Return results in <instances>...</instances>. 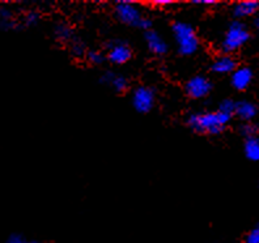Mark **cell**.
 <instances>
[{
  "mask_svg": "<svg viewBox=\"0 0 259 243\" xmlns=\"http://www.w3.org/2000/svg\"><path fill=\"white\" fill-rule=\"evenodd\" d=\"M231 119L232 117L218 110L190 114L186 122L194 132L203 135H219L225 130Z\"/></svg>",
  "mask_w": 259,
  "mask_h": 243,
  "instance_id": "obj_1",
  "label": "cell"
},
{
  "mask_svg": "<svg viewBox=\"0 0 259 243\" xmlns=\"http://www.w3.org/2000/svg\"><path fill=\"white\" fill-rule=\"evenodd\" d=\"M174 39L177 42L178 53L184 57L195 54L199 48V38L190 24L177 21L173 24Z\"/></svg>",
  "mask_w": 259,
  "mask_h": 243,
  "instance_id": "obj_2",
  "label": "cell"
},
{
  "mask_svg": "<svg viewBox=\"0 0 259 243\" xmlns=\"http://www.w3.org/2000/svg\"><path fill=\"white\" fill-rule=\"evenodd\" d=\"M250 39V32L247 26L241 21H233L228 28L222 42V48L224 53L229 54L238 50Z\"/></svg>",
  "mask_w": 259,
  "mask_h": 243,
  "instance_id": "obj_3",
  "label": "cell"
},
{
  "mask_svg": "<svg viewBox=\"0 0 259 243\" xmlns=\"http://www.w3.org/2000/svg\"><path fill=\"white\" fill-rule=\"evenodd\" d=\"M155 90L149 86H138L133 93V106L138 113H149L155 106Z\"/></svg>",
  "mask_w": 259,
  "mask_h": 243,
  "instance_id": "obj_4",
  "label": "cell"
},
{
  "mask_svg": "<svg viewBox=\"0 0 259 243\" xmlns=\"http://www.w3.org/2000/svg\"><path fill=\"white\" fill-rule=\"evenodd\" d=\"M115 16L120 22L126 25L139 26V22L144 16H142V12L139 8L131 2H119L115 6Z\"/></svg>",
  "mask_w": 259,
  "mask_h": 243,
  "instance_id": "obj_5",
  "label": "cell"
},
{
  "mask_svg": "<svg viewBox=\"0 0 259 243\" xmlns=\"http://www.w3.org/2000/svg\"><path fill=\"white\" fill-rule=\"evenodd\" d=\"M187 95L193 100H200L205 98L212 92V82L205 76H194L185 85Z\"/></svg>",
  "mask_w": 259,
  "mask_h": 243,
  "instance_id": "obj_6",
  "label": "cell"
},
{
  "mask_svg": "<svg viewBox=\"0 0 259 243\" xmlns=\"http://www.w3.org/2000/svg\"><path fill=\"white\" fill-rule=\"evenodd\" d=\"M133 57V51L123 41H114L109 44L108 59L113 64H124Z\"/></svg>",
  "mask_w": 259,
  "mask_h": 243,
  "instance_id": "obj_7",
  "label": "cell"
},
{
  "mask_svg": "<svg viewBox=\"0 0 259 243\" xmlns=\"http://www.w3.org/2000/svg\"><path fill=\"white\" fill-rule=\"evenodd\" d=\"M253 71L250 70L249 67H238L237 70L232 73L231 82L232 86L237 90H245L249 88V85L253 81Z\"/></svg>",
  "mask_w": 259,
  "mask_h": 243,
  "instance_id": "obj_8",
  "label": "cell"
},
{
  "mask_svg": "<svg viewBox=\"0 0 259 243\" xmlns=\"http://www.w3.org/2000/svg\"><path fill=\"white\" fill-rule=\"evenodd\" d=\"M146 42L149 51L153 53L155 55H164L169 50V46H167L166 41L157 32H155V30H148V32H146Z\"/></svg>",
  "mask_w": 259,
  "mask_h": 243,
  "instance_id": "obj_9",
  "label": "cell"
},
{
  "mask_svg": "<svg viewBox=\"0 0 259 243\" xmlns=\"http://www.w3.org/2000/svg\"><path fill=\"white\" fill-rule=\"evenodd\" d=\"M237 62L232 55L224 54L212 63L211 71L218 73V75H227V73H233L237 70Z\"/></svg>",
  "mask_w": 259,
  "mask_h": 243,
  "instance_id": "obj_10",
  "label": "cell"
},
{
  "mask_svg": "<svg viewBox=\"0 0 259 243\" xmlns=\"http://www.w3.org/2000/svg\"><path fill=\"white\" fill-rule=\"evenodd\" d=\"M259 11L258 0H242L234 4L233 16L236 19H246V17L254 16Z\"/></svg>",
  "mask_w": 259,
  "mask_h": 243,
  "instance_id": "obj_11",
  "label": "cell"
},
{
  "mask_svg": "<svg viewBox=\"0 0 259 243\" xmlns=\"http://www.w3.org/2000/svg\"><path fill=\"white\" fill-rule=\"evenodd\" d=\"M100 81H101L102 84H105V85H110L111 88L118 93L124 92V90H127V88H128V80H127L124 76L117 75V73L110 72V71L105 72L104 75L101 76Z\"/></svg>",
  "mask_w": 259,
  "mask_h": 243,
  "instance_id": "obj_12",
  "label": "cell"
},
{
  "mask_svg": "<svg viewBox=\"0 0 259 243\" xmlns=\"http://www.w3.org/2000/svg\"><path fill=\"white\" fill-rule=\"evenodd\" d=\"M234 114L243 122H251L258 114V108L251 101L242 100L236 104V113Z\"/></svg>",
  "mask_w": 259,
  "mask_h": 243,
  "instance_id": "obj_13",
  "label": "cell"
},
{
  "mask_svg": "<svg viewBox=\"0 0 259 243\" xmlns=\"http://www.w3.org/2000/svg\"><path fill=\"white\" fill-rule=\"evenodd\" d=\"M243 153H245V157H246L249 161L259 162V137L258 136L245 139V142H243Z\"/></svg>",
  "mask_w": 259,
  "mask_h": 243,
  "instance_id": "obj_14",
  "label": "cell"
},
{
  "mask_svg": "<svg viewBox=\"0 0 259 243\" xmlns=\"http://www.w3.org/2000/svg\"><path fill=\"white\" fill-rule=\"evenodd\" d=\"M54 33L55 37L59 41L67 42L71 41V38H72V29H71V26L67 22H58L54 28Z\"/></svg>",
  "mask_w": 259,
  "mask_h": 243,
  "instance_id": "obj_15",
  "label": "cell"
},
{
  "mask_svg": "<svg viewBox=\"0 0 259 243\" xmlns=\"http://www.w3.org/2000/svg\"><path fill=\"white\" fill-rule=\"evenodd\" d=\"M71 53L75 58H82L84 55L87 57V48H85V43L79 39V38H73L72 41H71Z\"/></svg>",
  "mask_w": 259,
  "mask_h": 243,
  "instance_id": "obj_16",
  "label": "cell"
},
{
  "mask_svg": "<svg viewBox=\"0 0 259 243\" xmlns=\"http://www.w3.org/2000/svg\"><path fill=\"white\" fill-rule=\"evenodd\" d=\"M258 131H259L258 126H256V124H254V123H251V122H243V123L240 126L241 135L245 136L246 139L256 136Z\"/></svg>",
  "mask_w": 259,
  "mask_h": 243,
  "instance_id": "obj_17",
  "label": "cell"
},
{
  "mask_svg": "<svg viewBox=\"0 0 259 243\" xmlns=\"http://www.w3.org/2000/svg\"><path fill=\"white\" fill-rule=\"evenodd\" d=\"M236 104H237V102H234L233 100H231V98H227V100L220 102L218 110L227 114V115H229V117H233V114L236 113Z\"/></svg>",
  "mask_w": 259,
  "mask_h": 243,
  "instance_id": "obj_18",
  "label": "cell"
},
{
  "mask_svg": "<svg viewBox=\"0 0 259 243\" xmlns=\"http://www.w3.org/2000/svg\"><path fill=\"white\" fill-rule=\"evenodd\" d=\"M87 59L91 62L92 64H102L105 62V55L102 54L101 51H98V50H91L88 51V54H87Z\"/></svg>",
  "mask_w": 259,
  "mask_h": 243,
  "instance_id": "obj_19",
  "label": "cell"
},
{
  "mask_svg": "<svg viewBox=\"0 0 259 243\" xmlns=\"http://www.w3.org/2000/svg\"><path fill=\"white\" fill-rule=\"evenodd\" d=\"M245 243H259V222L246 234Z\"/></svg>",
  "mask_w": 259,
  "mask_h": 243,
  "instance_id": "obj_20",
  "label": "cell"
},
{
  "mask_svg": "<svg viewBox=\"0 0 259 243\" xmlns=\"http://www.w3.org/2000/svg\"><path fill=\"white\" fill-rule=\"evenodd\" d=\"M38 20H39V15H38L35 11H30V12L26 13L25 17H24V21H25V24L28 26L35 25L38 22Z\"/></svg>",
  "mask_w": 259,
  "mask_h": 243,
  "instance_id": "obj_21",
  "label": "cell"
},
{
  "mask_svg": "<svg viewBox=\"0 0 259 243\" xmlns=\"http://www.w3.org/2000/svg\"><path fill=\"white\" fill-rule=\"evenodd\" d=\"M2 25H3V28L4 26L8 28V25H13L12 15H11L10 11L6 10V8H2Z\"/></svg>",
  "mask_w": 259,
  "mask_h": 243,
  "instance_id": "obj_22",
  "label": "cell"
},
{
  "mask_svg": "<svg viewBox=\"0 0 259 243\" xmlns=\"http://www.w3.org/2000/svg\"><path fill=\"white\" fill-rule=\"evenodd\" d=\"M138 28L144 29L146 32H148V30H152V21L149 19H147V17H143L142 21L139 22V26H138Z\"/></svg>",
  "mask_w": 259,
  "mask_h": 243,
  "instance_id": "obj_23",
  "label": "cell"
},
{
  "mask_svg": "<svg viewBox=\"0 0 259 243\" xmlns=\"http://www.w3.org/2000/svg\"><path fill=\"white\" fill-rule=\"evenodd\" d=\"M4 243H25V240H24V238L20 234H12Z\"/></svg>",
  "mask_w": 259,
  "mask_h": 243,
  "instance_id": "obj_24",
  "label": "cell"
},
{
  "mask_svg": "<svg viewBox=\"0 0 259 243\" xmlns=\"http://www.w3.org/2000/svg\"><path fill=\"white\" fill-rule=\"evenodd\" d=\"M153 6H170L173 4V2L170 0H155V2H152Z\"/></svg>",
  "mask_w": 259,
  "mask_h": 243,
  "instance_id": "obj_25",
  "label": "cell"
},
{
  "mask_svg": "<svg viewBox=\"0 0 259 243\" xmlns=\"http://www.w3.org/2000/svg\"><path fill=\"white\" fill-rule=\"evenodd\" d=\"M254 25H255L256 30H258V32H259V13H258V15H256L255 20H254Z\"/></svg>",
  "mask_w": 259,
  "mask_h": 243,
  "instance_id": "obj_26",
  "label": "cell"
},
{
  "mask_svg": "<svg viewBox=\"0 0 259 243\" xmlns=\"http://www.w3.org/2000/svg\"><path fill=\"white\" fill-rule=\"evenodd\" d=\"M25 243H38V242H35V240H25Z\"/></svg>",
  "mask_w": 259,
  "mask_h": 243,
  "instance_id": "obj_27",
  "label": "cell"
},
{
  "mask_svg": "<svg viewBox=\"0 0 259 243\" xmlns=\"http://www.w3.org/2000/svg\"><path fill=\"white\" fill-rule=\"evenodd\" d=\"M243 243H245V242H243Z\"/></svg>",
  "mask_w": 259,
  "mask_h": 243,
  "instance_id": "obj_28",
  "label": "cell"
}]
</instances>
